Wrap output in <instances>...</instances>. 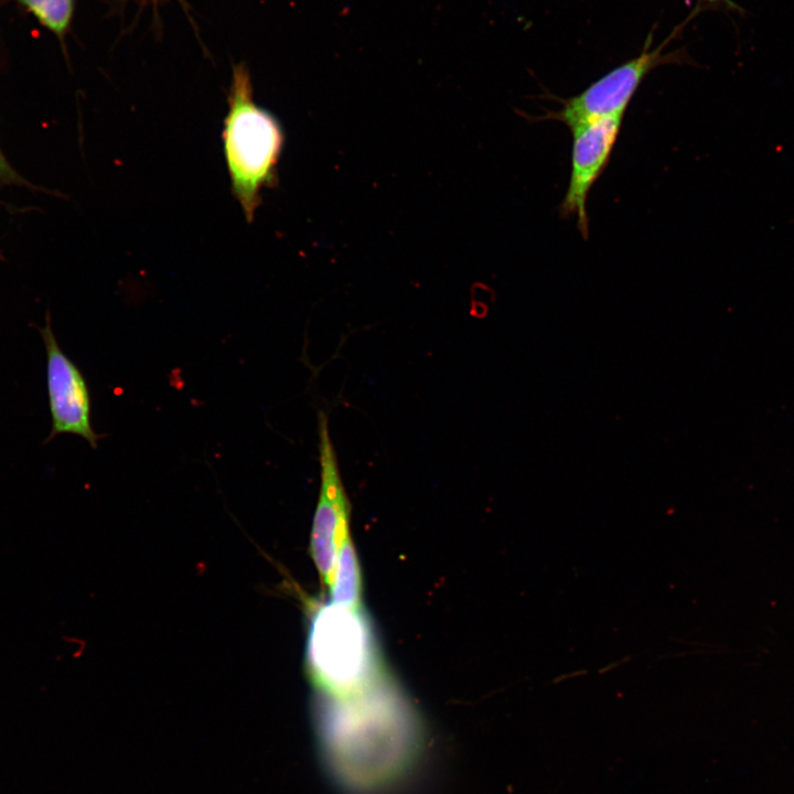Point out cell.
Here are the masks:
<instances>
[{
  "label": "cell",
  "mask_w": 794,
  "mask_h": 794,
  "mask_svg": "<svg viewBox=\"0 0 794 794\" xmlns=\"http://www.w3.org/2000/svg\"><path fill=\"white\" fill-rule=\"evenodd\" d=\"M382 682L361 694L328 699L322 743L328 765L347 788L375 792L391 785L418 753L416 720Z\"/></svg>",
  "instance_id": "6da1fadb"
},
{
  "label": "cell",
  "mask_w": 794,
  "mask_h": 794,
  "mask_svg": "<svg viewBox=\"0 0 794 794\" xmlns=\"http://www.w3.org/2000/svg\"><path fill=\"white\" fill-rule=\"evenodd\" d=\"M307 664L324 698L342 699L382 680L368 623L361 610L333 602L316 608L310 621Z\"/></svg>",
  "instance_id": "7a4b0ae2"
},
{
  "label": "cell",
  "mask_w": 794,
  "mask_h": 794,
  "mask_svg": "<svg viewBox=\"0 0 794 794\" xmlns=\"http://www.w3.org/2000/svg\"><path fill=\"white\" fill-rule=\"evenodd\" d=\"M222 140L232 192L251 222L261 190L276 178L283 138L275 117L254 103L244 66L234 69Z\"/></svg>",
  "instance_id": "3957f363"
},
{
  "label": "cell",
  "mask_w": 794,
  "mask_h": 794,
  "mask_svg": "<svg viewBox=\"0 0 794 794\" xmlns=\"http://www.w3.org/2000/svg\"><path fill=\"white\" fill-rule=\"evenodd\" d=\"M699 11L700 6L680 25H677L662 43L654 47V34L652 31L637 56L611 69L580 94L567 99H560V109L547 111L538 120H556L571 129L593 119L624 114L640 85L653 69L666 64L688 63V56L684 49L668 52L666 47L678 36L690 18L696 13L698 14Z\"/></svg>",
  "instance_id": "277c9868"
},
{
  "label": "cell",
  "mask_w": 794,
  "mask_h": 794,
  "mask_svg": "<svg viewBox=\"0 0 794 794\" xmlns=\"http://www.w3.org/2000/svg\"><path fill=\"white\" fill-rule=\"evenodd\" d=\"M320 491L310 536V552L330 590L343 537L350 532V504L325 412L318 415Z\"/></svg>",
  "instance_id": "5b68a950"
},
{
  "label": "cell",
  "mask_w": 794,
  "mask_h": 794,
  "mask_svg": "<svg viewBox=\"0 0 794 794\" xmlns=\"http://www.w3.org/2000/svg\"><path fill=\"white\" fill-rule=\"evenodd\" d=\"M46 355V390L51 415V430L44 443L60 434H74L98 448L104 434L92 425V400L88 384L82 371L60 347L46 311L44 326L37 328Z\"/></svg>",
  "instance_id": "8992f818"
},
{
  "label": "cell",
  "mask_w": 794,
  "mask_h": 794,
  "mask_svg": "<svg viewBox=\"0 0 794 794\" xmlns=\"http://www.w3.org/2000/svg\"><path fill=\"white\" fill-rule=\"evenodd\" d=\"M624 114L601 117L572 127L571 170L559 206L562 217L575 216L581 236L589 235L588 195L607 168L620 135Z\"/></svg>",
  "instance_id": "52a82bcc"
},
{
  "label": "cell",
  "mask_w": 794,
  "mask_h": 794,
  "mask_svg": "<svg viewBox=\"0 0 794 794\" xmlns=\"http://www.w3.org/2000/svg\"><path fill=\"white\" fill-rule=\"evenodd\" d=\"M361 570L350 532L343 537L330 588L331 602L361 610Z\"/></svg>",
  "instance_id": "ba28073f"
},
{
  "label": "cell",
  "mask_w": 794,
  "mask_h": 794,
  "mask_svg": "<svg viewBox=\"0 0 794 794\" xmlns=\"http://www.w3.org/2000/svg\"><path fill=\"white\" fill-rule=\"evenodd\" d=\"M37 21L57 36L68 30L74 11V0H17Z\"/></svg>",
  "instance_id": "9c48e42d"
},
{
  "label": "cell",
  "mask_w": 794,
  "mask_h": 794,
  "mask_svg": "<svg viewBox=\"0 0 794 794\" xmlns=\"http://www.w3.org/2000/svg\"><path fill=\"white\" fill-rule=\"evenodd\" d=\"M0 185L2 186H29V182L20 175L10 164L0 148Z\"/></svg>",
  "instance_id": "30bf717a"
},
{
  "label": "cell",
  "mask_w": 794,
  "mask_h": 794,
  "mask_svg": "<svg viewBox=\"0 0 794 794\" xmlns=\"http://www.w3.org/2000/svg\"><path fill=\"white\" fill-rule=\"evenodd\" d=\"M701 1H705L708 4L713 6V7H722V8H727L728 10L742 12V8H740L732 0H701Z\"/></svg>",
  "instance_id": "8fae6325"
},
{
  "label": "cell",
  "mask_w": 794,
  "mask_h": 794,
  "mask_svg": "<svg viewBox=\"0 0 794 794\" xmlns=\"http://www.w3.org/2000/svg\"><path fill=\"white\" fill-rule=\"evenodd\" d=\"M0 258H2V254H1V251H0Z\"/></svg>",
  "instance_id": "7c38bea8"
}]
</instances>
